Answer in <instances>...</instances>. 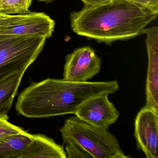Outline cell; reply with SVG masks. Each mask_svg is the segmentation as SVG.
<instances>
[{
  "label": "cell",
  "mask_w": 158,
  "mask_h": 158,
  "mask_svg": "<svg viewBox=\"0 0 158 158\" xmlns=\"http://www.w3.org/2000/svg\"><path fill=\"white\" fill-rule=\"evenodd\" d=\"M158 13L128 0H110L84 6L71 14V27L76 34L110 45L145 33Z\"/></svg>",
  "instance_id": "obj_1"
},
{
  "label": "cell",
  "mask_w": 158,
  "mask_h": 158,
  "mask_svg": "<svg viewBox=\"0 0 158 158\" xmlns=\"http://www.w3.org/2000/svg\"><path fill=\"white\" fill-rule=\"evenodd\" d=\"M119 89L116 80L75 82L48 78L23 90L15 108L18 113L28 118L74 114L87 100L101 94L110 95Z\"/></svg>",
  "instance_id": "obj_2"
},
{
  "label": "cell",
  "mask_w": 158,
  "mask_h": 158,
  "mask_svg": "<svg viewBox=\"0 0 158 158\" xmlns=\"http://www.w3.org/2000/svg\"><path fill=\"white\" fill-rule=\"evenodd\" d=\"M60 131L62 138L73 140L92 158H129L108 129L89 123L75 115L66 119Z\"/></svg>",
  "instance_id": "obj_3"
},
{
  "label": "cell",
  "mask_w": 158,
  "mask_h": 158,
  "mask_svg": "<svg viewBox=\"0 0 158 158\" xmlns=\"http://www.w3.org/2000/svg\"><path fill=\"white\" fill-rule=\"evenodd\" d=\"M46 39L33 35H0V80L26 71L42 52Z\"/></svg>",
  "instance_id": "obj_4"
},
{
  "label": "cell",
  "mask_w": 158,
  "mask_h": 158,
  "mask_svg": "<svg viewBox=\"0 0 158 158\" xmlns=\"http://www.w3.org/2000/svg\"><path fill=\"white\" fill-rule=\"evenodd\" d=\"M101 59L89 46L76 49L65 57L63 78L75 82H86L98 74Z\"/></svg>",
  "instance_id": "obj_5"
},
{
  "label": "cell",
  "mask_w": 158,
  "mask_h": 158,
  "mask_svg": "<svg viewBox=\"0 0 158 158\" xmlns=\"http://www.w3.org/2000/svg\"><path fill=\"white\" fill-rule=\"evenodd\" d=\"M137 148L147 158H158V113L144 107L134 123Z\"/></svg>",
  "instance_id": "obj_6"
},
{
  "label": "cell",
  "mask_w": 158,
  "mask_h": 158,
  "mask_svg": "<svg viewBox=\"0 0 158 158\" xmlns=\"http://www.w3.org/2000/svg\"><path fill=\"white\" fill-rule=\"evenodd\" d=\"M108 94L97 95L83 102L74 115L86 123L108 128L117 122L120 113Z\"/></svg>",
  "instance_id": "obj_7"
},
{
  "label": "cell",
  "mask_w": 158,
  "mask_h": 158,
  "mask_svg": "<svg viewBox=\"0 0 158 158\" xmlns=\"http://www.w3.org/2000/svg\"><path fill=\"white\" fill-rule=\"evenodd\" d=\"M55 22L44 13L20 15L10 23L0 26V35H39L49 38L52 35Z\"/></svg>",
  "instance_id": "obj_8"
},
{
  "label": "cell",
  "mask_w": 158,
  "mask_h": 158,
  "mask_svg": "<svg viewBox=\"0 0 158 158\" xmlns=\"http://www.w3.org/2000/svg\"><path fill=\"white\" fill-rule=\"evenodd\" d=\"M148 67L145 107L158 113V27L146 28Z\"/></svg>",
  "instance_id": "obj_9"
},
{
  "label": "cell",
  "mask_w": 158,
  "mask_h": 158,
  "mask_svg": "<svg viewBox=\"0 0 158 158\" xmlns=\"http://www.w3.org/2000/svg\"><path fill=\"white\" fill-rule=\"evenodd\" d=\"M32 135V141L18 158H67L64 146L54 139L42 134Z\"/></svg>",
  "instance_id": "obj_10"
},
{
  "label": "cell",
  "mask_w": 158,
  "mask_h": 158,
  "mask_svg": "<svg viewBox=\"0 0 158 158\" xmlns=\"http://www.w3.org/2000/svg\"><path fill=\"white\" fill-rule=\"evenodd\" d=\"M25 71L11 74L0 80V117L8 120V113Z\"/></svg>",
  "instance_id": "obj_11"
},
{
  "label": "cell",
  "mask_w": 158,
  "mask_h": 158,
  "mask_svg": "<svg viewBox=\"0 0 158 158\" xmlns=\"http://www.w3.org/2000/svg\"><path fill=\"white\" fill-rule=\"evenodd\" d=\"M33 139L27 132L0 138V158H18Z\"/></svg>",
  "instance_id": "obj_12"
},
{
  "label": "cell",
  "mask_w": 158,
  "mask_h": 158,
  "mask_svg": "<svg viewBox=\"0 0 158 158\" xmlns=\"http://www.w3.org/2000/svg\"><path fill=\"white\" fill-rule=\"evenodd\" d=\"M33 0H0V14H26L30 13L29 8Z\"/></svg>",
  "instance_id": "obj_13"
},
{
  "label": "cell",
  "mask_w": 158,
  "mask_h": 158,
  "mask_svg": "<svg viewBox=\"0 0 158 158\" xmlns=\"http://www.w3.org/2000/svg\"><path fill=\"white\" fill-rule=\"evenodd\" d=\"M67 158H91V156L79 144L72 139L63 138Z\"/></svg>",
  "instance_id": "obj_14"
},
{
  "label": "cell",
  "mask_w": 158,
  "mask_h": 158,
  "mask_svg": "<svg viewBox=\"0 0 158 158\" xmlns=\"http://www.w3.org/2000/svg\"><path fill=\"white\" fill-rule=\"evenodd\" d=\"M23 129L14 125L8 120L0 117V138L25 133Z\"/></svg>",
  "instance_id": "obj_15"
},
{
  "label": "cell",
  "mask_w": 158,
  "mask_h": 158,
  "mask_svg": "<svg viewBox=\"0 0 158 158\" xmlns=\"http://www.w3.org/2000/svg\"><path fill=\"white\" fill-rule=\"evenodd\" d=\"M139 5L150 9L156 13H158V0H128Z\"/></svg>",
  "instance_id": "obj_16"
},
{
  "label": "cell",
  "mask_w": 158,
  "mask_h": 158,
  "mask_svg": "<svg viewBox=\"0 0 158 158\" xmlns=\"http://www.w3.org/2000/svg\"><path fill=\"white\" fill-rule=\"evenodd\" d=\"M20 15H10L0 14V26L11 23L19 17Z\"/></svg>",
  "instance_id": "obj_17"
},
{
  "label": "cell",
  "mask_w": 158,
  "mask_h": 158,
  "mask_svg": "<svg viewBox=\"0 0 158 158\" xmlns=\"http://www.w3.org/2000/svg\"><path fill=\"white\" fill-rule=\"evenodd\" d=\"M85 6H90L98 5L110 1V0H81Z\"/></svg>",
  "instance_id": "obj_18"
},
{
  "label": "cell",
  "mask_w": 158,
  "mask_h": 158,
  "mask_svg": "<svg viewBox=\"0 0 158 158\" xmlns=\"http://www.w3.org/2000/svg\"><path fill=\"white\" fill-rule=\"evenodd\" d=\"M38 2H46V3H49L52 2L54 1L55 0H36Z\"/></svg>",
  "instance_id": "obj_19"
}]
</instances>
